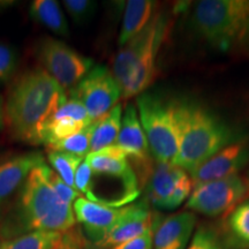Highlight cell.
Here are the masks:
<instances>
[{"instance_id":"cell-33","label":"cell","mask_w":249,"mask_h":249,"mask_svg":"<svg viewBox=\"0 0 249 249\" xmlns=\"http://www.w3.org/2000/svg\"><path fill=\"white\" fill-rule=\"evenodd\" d=\"M5 124V99L0 95V129Z\"/></svg>"},{"instance_id":"cell-5","label":"cell","mask_w":249,"mask_h":249,"mask_svg":"<svg viewBox=\"0 0 249 249\" xmlns=\"http://www.w3.org/2000/svg\"><path fill=\"white\" fill-rule=\"evenodd\" d=\"M192 23L214 48L227 51L249 37V0H203L195 4Z\"/></svg>"},{"instance_id":"cell-22","label":"cell","mask_w":249,"mask_h":249,"mask_svg":"<svg viewBox=\"0 0 249 249\" xmlns=\"http://www.w3.org/2000/svg\"><path fill=\"white\" fill-rule=\"evenodd\" d=\"M48 160L53 167L54 172L71 188L75 189V173L77 167L86 158L77 157L75 155L60 151H49Z\"/></svg>"},{"instance_id":"cell-2","label":"cell","mask_w":249,"mask_h":249,"mask_svg":"<svg viewBox=\"0 0 249 249\" xmlns=\"http://www.w3.org/2000/svg\"><path fill=\"white\" fill-rule=\"evenodd\" d=\"M178 154L173 165L191 173L234 140L232 129L195 103H177Z\"/></svg>"},{"instance_id":"cell-4","label":"cell","mask_w":249,"mask_h":249,"mask_svg":"<svg viewBox=\"0 0 249 249\" xmlns=\"http://www.w3.org/2000/svg\"><path fill=\"white\" fill-rule=\"evenodd\" d=\"M50 167L38 165L29 173L20 187L18 208L31 231L67 232L75 225L73 205L65 203L52 187Z\"/></svg>"},{"instance_id":"cell-7","label":"cell","mask_w":249,"mask_h":249,"mask_svg":"<svg viewBox=\"0 0 249 249\" xmlns=\"http://www.w3.org/2000/svg\"><path fill=\"white\" fill-rule=\"evenodd\" d=\"M38 59L43 70L67 93L79 85L93 67L91 58L80 54L61 40L46 37L39 43Z\"/></svg>"},{"instance_id":"cell-12","label":"cell","mask_w":249,"mask_h":249,"mask_svg":"<svg viewBox=\"0 0 249 249\" xmlns=\"http://www.w3.org/2000/svg\"><path fill=\"white\" fill-rule=\"evenodd\" d=\"M128 209L129 205L112 208L89 201L82 196L73 204L76 220L86 227L89 236L93 240V246L103 240L105 234L119 222Z\"/></svg>"},{"instance_id":"cell-10","label":"cell","mask_w":249,"mask_h":249,"mask_svg":"<svg viewBox=\"0 0 249 249\" xmlns=\"http://www.w3.org/2000/svg\"><path fill=\"white\" fill-rule=\"evenodd\" d=\"M93 123L82 103L68 97L57 107L37 134L35 144L51 145L79 133Z\"/></svg>"},{"instance_id":"cell-16","label":"cell","mask_w":249,"mask_h":249,"mask_svg":"<svg viewBox=\"0 0 249 249\" xmlns=\"http://www.w3.org/2000/svg\"><path fill=\"white\" fill-rule=\"evenodd\" d=\"M116 144L119 145L128 157L139 161H145L150 156L147 138L140 123L138 111L133 104H128L124 108Z\"/></svg>"},{"instance_id":"cell-32","label":"cell","mask_w":249,"mask_h":249,"mask_svg":"<svg viewBox=\"0 0 249 249\" xmlns=\"http://www.w3.org/2000/svg\"><path fill=\"white\" fill-rule=\"evenodd\" d=\"M156 225L152 229L148 230L147 232L143 233L138 238L132 239V240L124 242V244L118 245L111 249H152V242H154V232Z\"/></svg>"},{"instance_id":"cell-27","label":"cell","mask_w":249,"mask_h":249,"mask_svg":"<svg viewBox=\"0 0 249 249\" xmlns=\"http://www.w3.org/2000/svg\"><path fill=\"white\" fill-rule=\"evenodd\" d=\"M49 178H50V182H51L52 187L54 188L55 193H57L59 197H60L65 203L73 205L74 202H75L79 197H81L80 193L77 192L76 189L71 188V187L68 186L67 183L65 182L53 170L51 169L49 170Z\"/></svg>"},{"instance_id":"cell-25","label":"cell","mask_w":249,"mask_h":249,"mask_svg":"<svg viewBox=\"0 0 249 249\" xmlns=\"http://www.w3.org/2000/svg\"><path fill=\"white\" fill-rule=\"evenodd\" d=\"M62 4L70 17L77 24L86 23L90 20L96 9V2L89 0H65Z\"/></svg>"},{"instance_id":"cell-24","label":"cell","mask_w":249,"mask_h":249,"mask_svg":"<svg viewBox=\"0 0 249 249\" xmlns=\"http://www.w3.org/2000/svg\"><path fill=\"white\" fill-rule=\"evenodd\" d=\"M230 234L240 244L249 245V201L236 205L227 219Z\"/></svg>"},{"instance_id":"cell-30","label":"cell","mask_w":249,"mask_h":249,"mask_svg":"<svg viewBox=\"0 0 249 249\" xmlns=\"http://www.w3.org/2000/svg\"><path fill=\"white\" fill-rule=\"evenodd\" d=\"M73 229L64 232L57 249H89V242L83 238L82 233Z\"/></svg>"},{"instance_id":"cell-8","label":"cell","mask_w":249,"mask_h":249,"mask_svg":"<svg viewBox=\"0 0 249 249\" xmlns=\"http://www.w3.org/2000/svg\"><path fill=\"white\" fill-rule=\"evenodd\" d=\"M249 186L239 174L193 187L187 209L209 217L230 213L248 194Z\"/></svg>"},{"instance_id":"cell-23","label":"cell","mask_w":249,"mask_h":249,"mask_svg":"<svg viewBox=\"0 0 249 249\" xmlns=\"http://www.w3.org/2000/svg\"><path fill=\"white\" fill-rule=\"evenodd\" d=\"M90 129H91V124L70 138L49 145V151L67 152V154L75 155L77 157L86 158L90 154Z\"/></svg>"},{"instance_id":"cell-3","label":"cell","mask_w":249,"mask_h":249,"mask_svg":"<svg viewBox=\"0 0 249 249\" xmlns=\"http://www.w3.org/2000/svg\"><path fill=\"white\" fill-rule=\"evenodd\" d=\"M169 30V18L155 13L141 33L120 49L113 60L112 74L119 83L123 98L145 91L155 77L158 52Z\"/></svg>"},{"instance_id":"cell-13","label":"cell","mask_w":249,"mask_h":249,"mask_svg":"<svg viewBox=\"0 0 249 249\" xmlns=\"http://www.w3.org/2000/svg\"><path fill=\"white\" fill-rule=\"evenodd\" d=\"M156 225L152 213L144 203L130 204L124 216L95 246L97 249H111L142 235Z\"/></svg>"},{"instance_id":"cell-28","label":"cell","mask_w":249,"mask_h":249,"mask_svg":"<svg viewBox=\"0 0 249 249\" xmlns=\"http://www.w3.org/2000/svg\"><path fill=\"white\" fill-rule=\"evenodd\" d=\"M187 249H222L217 235L209 229L198 230Z\"/></svg>"},{"instance_id":"cell-18","label":"cell","mask_w":249,"mask_h":249,"mask_svg":"<svg viewBox=\"0 0 249 249\" xmlns=\"http://www.w3.org/2000/svg\"><path fill=\"white\" fill-rule=\"evenodd\" d=\"M156 5L149 0H129L124 12L119 45L123 48L147 27L155 15Z\"/></svg>"},{"instance_id":"cell-11","label":"cell","mask_w":249,"mask_h":249,"mask_svg":"<svg viewBox=\"0 0 249 249\" xmlns=\"http://www.w3.org/2000/svg\"><path fill=\"white\" fill-rule=\"evenodd\" d=\"M248 161L249 145L247 143H231L189 173L193 186L238 174Z\"/></svg>"},{"instance_id":"cell-14","label":"cell","mask_w":249,"mask_h":249,"mask_svg":"<svg viewBox=\"0 0 249 249\" xmlns=\"http://www.w3.org/2000/svg\"><path fill=\"white\" fill-rule=\"evenodd\" d=\"M195 224L196 217L191 211L166 217L155 227L152 249H186Z\"/></svg>"},{"instance_id":"cell-9","label":"cell","mask_w":249,"mask_h":249,"mask_svg":"<svg viewBox=\"0 0 249 249\" xmlns=\"http://www.w3.org/2000/svg\"><path fill=\"white\" fill-rule=\"evenodd\" d=\"M67 95L82 103L90 118L95 121L116 107L123 97V91L112 71L105 66H93Z\"/></svg>"},{"instance_id":"cell-31","label":"cell","mask_w":249,"mask_h":249,"mask_svg":"<svg viewBox=\"0 0 249 249\" xmlns=\"http://www.w3.org/2000/svg\"><path fill=\"white\" fill-rule=\"evenodd\" d=\"M92 177V171L90 169L88 161L86 160L80 164V166L77 167L76 173H75V189L79 193L87 195L90 188V181H91Z\"/></svg>"},{"instance_id":"cell-29","label":"cell","mask_w":249,"mask_h":249,"mask_svg":"<svg viewBox=\"0 0 249 249\" xmlns=\"http://www.w3.org/2000/svg\"><path fill=\"white\" fill-rule=\"evenodd\" d=\"M193 182L192 179L188 176H186L178 185H177L176 189H174L172 196L170 197L169 202H167L166 209L165 210H173L178 208L179 205L183 203L186 198H188L192 194L193 191Z\"/></svg>"},{"instance_id":"cell-17","label":"cell","mask_w":249,"mask_h":249,"mask_svg":"<svg viewBox=\"0 0 249 249\" xmlns=\"http://www.w3.org/2000/svg\"><path fill=\"white\" fill-rule=\"evenodd\" d=\"M187 176L172 163H158L151 171L148 182V201L157 209H166L167 202L178 183Z\"/></svg>"},{"instance_id":"cell-21","label":"cell","mask_w":249,"mask_h":249,"mask_svg":"<svg viewBox=\"0 0 249 249\" xmlns=\"http://www.w3.org/2000/svg\"><path fill=\"white\" fill-rule=\"evenodd\" d=\"M62 234L61 232L31 231L4 241L0 249H57Z\"/></svg>"},{"instance_id":"cell-1","label":"cell","mask_w":249,"mask_h":249,"mask_svg":"<svg viewBox=\"0 0 249 249\" xmlns=\"http://www.w3.org/2000/svg\"><path fill=\"white\" fill-rule=\"evenodd\" d=\"M67 98V92L43 68L24 71L7 92L5 124L17 140L35 144L42 124Z\"/></svg>"},{"instance_id":"cell-19","label":"cell","mask_w":249,"mask_h":249,"mask_svg":"<svg viewBox=\"0 0 249 249\" xmlns=\"http://www.w3.org/2000/svg\"><path fill=\"white\" fill-rule=\"evenodd\" d=\"M121 119L123 105L117 104L105 116L93 121L90 129V154L116 144L120 132Z\"/></svg>"},{"instance_id":"cell-26","label":"cell","mask_w":249,"mask_h":249,"mask_svg":"<svg viewBox=\"0 0 249 249\" xmlns=\"http://www.w3.org/2000/svg\"><path fill=\"white\" fill-rule=\"evenodd\" d=\"M18 55L15 50L7 44L0 43V83H4L13 76L17 71Z\"/></svg>"},{"instance_id":"cell-6","label":"cell","mask_w":249,"mask_h":249,"mask_svg":"<svg viewBox=\"0 0 249 249\" xmlns=\"http://www.w3.org/2000/svg\"><path fill=\"white\" fill-rule=\"evenodd\" d=\"M136 105L150 154L158 163H173L179 145L177 103L142 92L136 98Z\"/></svg>"},{"instance_id":"cell-15","label":"cell","mask_w":249,"mask_h":249,"mask_svg":"<svg viewBox=\"0 0 249 249\" xmlns=\"http://www.w3.org/2000/svg\"><path fill=\"white\" fill-rule=\"evenodd\" d=\"M44 163L38 152H29L9 157L0 161V203L20 188L36 166Z\"/></svg>"},{"instance_id":"cell-20","label":"cell","mask_w":249,"mask_h":249,"mask_svg":"<svg viewBox=\"0 0 249 249\" xmlns=\"http://www.w3.org/2000/svg\"><path fill=\"white\" fill-rule=\"evenodd\" d=\"M30 18L50 31L61 37L70 36V27L67 18L59 5L54 0H35L29 8Z\"/></svg>"},{"instance_id":"cell-34","label":"cell","mask_w":249,"mask_h":249,"mask_svg":"<svg viewBox=\"0 0 249 249\" xmlns=\"http://www.w3.org/2000/svg\"><path fill=\"white\" fill-rule=\"evenodd\" d=\"M0 248H1V244H0Z\"/></svg>"}]
</instances>
